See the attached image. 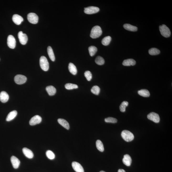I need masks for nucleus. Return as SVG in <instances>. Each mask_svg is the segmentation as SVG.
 Masks as SVG:
<instances>
[{"mask_svg":"<svg viewBox=\"0 0 172 172\" xmlns=\"http://www.w3.org/2000/svg\"><path fill=\"white\" fill-rule=\"evenodd\" d=\"M85 77H86L87 80L88 81H90L92 80V73L90 71H86L84 73Z\"/></svg>","mask_w":172,"mask_h":172,"instance_id":"c9c22d12","label":"nucleus"},{"mask_svg":"<svg viewBox=\"0 0 172 172\" xmlns=\"http://www.w3.org/2000/svg\"><path fill=\"white\" fill-rule=\"evenodd\" d=\"M46 90L50 96H53L55 95L56 92V89L54 87L50 86L47 87Z\"/></svg>","mask_w":172,"mask_h":172,"instance_id":"aec40b11","label":"nucleus"},{"mask_svg":"<svg viewBox=\"0 0 172 172\" xmlns=\"http://www.w3.org/2000/svg\"><path fill=\"white\" fill-rule=\"evenodd\" d=\"M159 28L160 32L163 37L168 38L170 36L171 32L169 28L166 25L163 24L160 26Z\"/></svg>","mask_w":172,"mask_h":172,"instance_id":"20e7f679","label":"nucleus"},{"mask_svg":"<svg viewBox=\"0 0 172 172\" xmlns=\"http://www.w3.org/2000/svg\"><path fill=\"white\" fill-rule=\"evenodd\" d=\"M58 122L59 123L62 125V127L67 130L70 128V125L68 122L65 119H58Z\"/></svg>","mask_w":172,"mask_h":172,"instance_id":"5701e85b","label":"nucleus"},{"mask_svg":"<svg viewBox=\"0 0 172 172\" xmlns=\"http://www.w3.org/2000/svg\"><path fill=\"white\" fill-rule=\"evenodd\" d=\"M111 41V37L110 36H107L104 37L101 43L103 45H108Z\"/></svg>","mask_w":172,"mask_h":172,"instance_id":"bb28decb","label":"nucleus"},{"mask_svg":"<svg viewBox=\"0 0 172 172\" xmlns=\"http://www.w3.org/2000/svg\"><path fill=\"white\" fill-rule=\"evenodd\" d=\"M23 153L27 158L31 159L33 158L34 154L32 151L26 148H24L22 149Z\"/></svg>","mask_w":172,"mask_h":172,"instance_id":"dca6fc26","label":"nucleus"},{"mask_svg":"<svg viewBox=\"0 0 172 172\" xmlns=\"http://www.w3.org/2000/svg\"><path fill=\"white\" fill-rule=\"evenodd\" d=\"M66 89L67 90H72L74 89H77L78 88L77 85L73 84L71 83H67L65 85Z\"/></svg>","mask_w":172,"mask_h":172,"instance_id":"473e14b6","label":"nucleus"},{"mask_svg":"<svg viewBox=\"0 0 172 172\" xmlns=\"http://www.w3.org/2000/svg\"><path fill=\"white\" fill-rule=\"evenodd\" d=\"M12 20L14 23L17 25L20 24L23 21V18L17 14H14L13 16Z\"/></svg>","mask_w":172,"mask_h":172,"instance_id":"ddd939ff","label":"nucleus"},{"mask_svg":"<svg viewBox=\"0 0 172 172\" xmlns=\"http://www.w3.org/2000/svg\"><path fill=\"white\" fill-rule=\"evenodd\" d=\"M9 99L8 94L5 91H2L0 93V101L3 103L7 102Z\"/></svg>","mask_w":172,"mask_h":172,"instance_id":"2eb2a0df","label":"nucleus"},{"mask_svg":"<svg viewBox=\"0 0 172 172\" xmlns=\"http://www.w3.org/2000/svg\"><path fill=\"white\" fill-rule=\"evenodd\" d=\"M139 95L144 97H148L150 96V93L149 91L146 89H142L138 91Z\"/></svg>","mask_w":172,"mask_h":172,"instance_id":"393cba45","label":"nucleus"},{"mask_svg":"<svg viewBox=\"0 0 172 172\" xmlns=\"http://www.w3.org/2000/svg\"><path fill=\"white\" fill-rule=\"evenodd\" d=\"M102 33L101 27L98 26H95L91 30L90 37L93 39L98 38L101 36Z\"/></svg>","mask_w":172,"mask_h":172,"instance_id":"f257e3e1","label":"nucleus"},{"mask_svg":"<svg viewBox=\"0 0 172 172\" xmlns=\"http://www.w3.org/2000/svg\"><path fill=\"white\" fill-rule=\"evenodd\" d=\"M96 146L97 149L98 150L101 152H103L104 151V146L102 142L100 140H97L96 142Z\"/></svg>","mask_w":172,"mask_h":172,"instance_id":"a878e982","label":"nucleus"},{"mask_svg":"<svg viewBox=\"0 0 172 172\" xmlns=\"http://www.w3.org/2000/svg\"><path fill=\"white\" fill-rule=\"evenodd\" d=\"M123 27L126 30L132 31V32H135L138 30V28L137 27L133 26L130 24H125L123 25Z\"/></svg>","mask_w":172,"mask_h":172,"instance_id":"4be33fe9","label":"nucleus"},{"mask_svg":"<svg viewBox=\"0 0 172 172\" xmlns=\"http://www.w3.org/2000/svg\"><path fill=\"white\" fill-rule=\"evenodd\" d=\"M17 114V111L16 110L10 112L7 116L6 120L7 122L12 120L15 118Z\"/></svg>","mask_w":172,"mask_h":172,"instance_id":"6ab92c4d","label":"nucleus"},{"mask_svg":"<svg viewBox=\"0 0 172 172\" xmlns=\"http://www.w3.org/2000/svg\"><path fill=\"white\" fill-rule=\"evenodd\" d=\"M96 63L98 65H101L105 63V60L101 56H98L95 59Z\"/></svg>","mask_w":172,"mask_h":172,"instance_id":"c756f323","label":"nucleus"},{"mask_svg":"<svg viewBox=\"0 0 172 172\" xmlns=\"http://www.w3.org/2000/svg\"><path fill=\"white\" fill-rule=\"evenodd\" d=\"M91 92L96 95H99L100 92V88L98 86H95L92 87L91 89Z\"/></svg>","mask_w":172,"mask_h":172,"instance_id":"2f4dec72","label":"nucleus"},{"mask_svg":"<svg viewBox=\"0 0 172 172\" xmlns=\"http://www.w3.org/2000/svg\"><path fill=\"white\" fill-rule=\"evenodd\" d=\"M47 52L49 57L52 61H54L55 58L54 54V53L53 50L50 46H49L47 48Z\"/></svg>","mask_w":172,"mask_h":172,"instance_id":"b1692460","label":"nucleus"},{"mask_svg":"<svg viewBox=\"0 0 172 172\" xmlns=\"http://www.w3.org/2000/svg\"><path fill=\"white\" fill-rule=\"evenodd\" d=\"M100 8L98 7L91 6L85 8L84 12L86 14H91L98 12Z\"/></svg>","mask_w":172,"mask_h":172,"instance_id":"6e6552de","label":"nucleus"},{"mask_svg":"<svg viewBox=\"0 0 172 172\" xmlns=\"http://www.w3.org/2000/svg\"><path fill=\"white\" fill-rule=\"evenodd\" d=\"M148 118L153 122L158 123L160 122V118L159 115L154 112H152L147 116Z\"/></svg>","mask_w":172,"mask_h":172,"instance_id":"1a4fd4ad","label":"nucleus"},{"mask_svg":"<svg viewBox=\"0 0 172 172\" xmlns=\"http://www.w3.org/2000/svg\"><path fill=\"white\" fill-rule=\"evenodd\" d=\"M11 161L13 168L14 169L18 168L20 165V161L17 158L14 156H12L11 158Z\"/></svg>","mask_w":172,"mask_h":172,"instance_id":"4468645a","label":"nucleus"},{"mask_svg":"<svg viewBox=\"0 0 172 172\" xmlns=\"http://www.w3.org/2000/svg\"><path fill=\"white\" fill-rule=\"evenodd\" d=\"M90 55L92 56L95 55L97 51V48L95 46H91L88 48Z\"/></svg>","mask_w":172,"mask_h":172,"instance_id":"cd10ccee","label":"nucleus"},{"mask_svg":"<svg viewBox=\"0 0 172 172\" xmlns=\"http://www.w3.org/2000/svg\"><path fill=\"white\" fill-rule=\"evenodd\" d=\"M128 103L127 101H124L119 106V110L121 111L124 112L126 111V108L128 106Z\"/></svg>","mask_w":172,"mask_h":172,"instance_id":"7c9ffc66","label":"nucleus"},{"mask_svg":"<svg viewBox=\"0 0 172 172\" xmlns=\"http://www.w3.org/2000/svg\"><path fill=\"white\" fill-rule=\"evenodd\" d=\"M42 118L41 116L36 115L33 117L29 121V124L31 126H34L39 124L41 122Z\"/></svg>","mask_w":172,"mask_h":172,"instance_id":"9b49d317","label":"nucleus"},{"mask_svg":"<svg viewBox=\"0 0 172 172\" xmlns=\"http://www.w3.org/2000/svg\"><path fill=\"white\" fill-rule=\"evenodd\" d=\"M7 44L10 48L13 49L15 47L16 41L15 38L12 35H9L7 38Z\"/></svg>","mask_w":172,"mask_h":172,"instance_id":"0eeeda50","label":"nucleus"},{"mask_svg":"<svg viewBox=\"0 0 172 172\" xmlns=\"http://www.w3.org/2000/svg\"><path fill=\"white\" fill-rule=\"evenodd\" d=\"M27 19L28 22L33 24H36L38 21V16L34 13H30L28 14Z\"/></svg>","mask_w":172,"mask_h":172,"instance_id":"39448f33","label":"nucleus"},{"mask_svg":"<svg viewBox=\"0 0 172 172\" xmlns=\"http://www.w3.org/2000/svg\"><path fill=\"white\" fill-rule=\"evenodd\" d=\"M105 121L107 123H114L117 122V120L115 118L109 117L108 118H106L105 119Z\"/></svg>","mask_w":172,"mask_h":172,"instance_id":"f704fd0d","label":"nucleus"},{"mask_svg":"<svg viewBox=\"0 0 172 172\" xmlns=\"http://www.w3.org/2000/svg\"><path fill=\"white\" fill-rule=\"evenodd\" d=\"M46 156L50 160H53L55 158V155L52 151L48 150L46 152Z\"/></svg>","mask_w":172,"mask_h":172,"instance_id":"72a5a7b5","label":"nucleus"},{"mask_svg":"<svg viewBox=\"0 0 172 172\" xmlns=\"http://www.w3.org/2000/svg\"><path fill=\"white\" fill-rule=\"evenodd\" d=\"M136 64V61L134 59H129L125 60L123 62L122 65L125 66H134Z\"/></svg>","mask_w":172,"mask_h":172,"instance_id":"412c9836","label":"nucleus"},{"mask_svg":"<svg viewBox=\"0 0 172 172\" xmlns=\"http://www.w3.org/2000/svg\"><path fill=\"white\" fill-rule=\"evenodd\" d=\"M68 69L70 73L73 75L77 74V70L75 65L72 63L70 62L69 65Z\"/></svg>","mask_w":172,"mask_h":172,"instance_id":"a211bd4d","label":"nucleus"},{"mask_svg":"<svg viewBox=\"0 0 172 172\" xmlns=\"http://www.w3.org/2000/svg\"><path fill=\"white\" fill-rule=\"evenodd\" d=\"M122 161L123 164L129 166L131 165L132 160L129 155L126 154L124 155Z\"/></svg>","mask_w":172,"mask_h":172,"instance_id":"f3484780","label":"nucleus"},{"mask_svg":"<svg viewBox=\"0 0 172 172\" xmlns=\"http://www.w3.org/2000/svg\"><path fill=\"white\" fill-rule=\"evenodd\" d=\"M100 172H106L104 171H100Z\"/></svg>","mask_w":172,"mask_h":172,"instance_id":"4c0bfd02","label":"nucleus"},{"mask_svg":"<svg viewBox=\"0 0 172 172\" xmlns=\"http://www.w3.org/2000/svg\"><path fill=\"white\" fill-rule=\"evenodd\" d=\"M40 65L41 69L43 71H47L49 69V64L48 60L45 56H41L40 59Z\"/></svg>","mask_w":172,"mask_h":172,"instance_id":"7ed1b4c3","label":"nucleus"},{"mask_svg":"<svg viewBox=\"0 0 172 172\" xmlns=\"http://www.w3.org/2000/svg\"><path fill=\"white\" fill-rule=\"evenodd\" d=\"M14 81L15 83L18 85H21L25 83L27 81V78L26 76L22 75H17L14 77Z\"/></svg>","mask_w":172,"mask_h":172,"instance_id":"423d86ee","label":"nucleus"},{"mask_svg":"<svg viewBox=\"0 0 172 172\" xmlns=\"http://www.w3.org/2000/svg\"><path fill=\"white\" fill-rule=\"evenodd\" d=\"M160 51L158 49L155 48H152L149 49V54L152 56L154 55H157L160 53Z\"/></svg>","mask_w":172,"mask_h":172,"instance_id":"c85d7f7f","label":"nucleus"},{"mask_svg":"<svg viewBox=\"0 0 172 172\" xmlns=\"http://www.w3.org/2000/svg\"><path fill=\"white\" fill-rule=\"evenodd\" d=\"M18 37L19 42L22 45H25L27 42L28 38L27 34H23L22 31H20L18 34Z\"/></svg>","mask_w":172,"mask_h":172,"instance_id":"9d476101","label":"nucleus"},{"mask_svg":"<svg viewBox=\"0 0 172 172\" xmlns=\"http://www.w3.org/2000/svg\"><path fill=\"white\" fill-rule=\"evenodd\" d=\"M122 137L125 141L127 142H129L132 141L134 138V136L132 133L131 132L124 130L122 132L121 134Z\"/></svg>","mask_w":172,"mask_h":172,"instance_id":"f03ea898","label":"nucleus"},{"mask_svg":"<svg viewBox=\"0 0 172 172\" xmlns=\"http://www.w3.org/2000/svg\"><path fill=\"white\" fill-rule=\"evenodd\" d=\"M118 172H126L125 170L122 169H120L118 170Z\"/></svg>","mask_w":172,"mask_h":172,"instance_id":"e433bc0d","label":"nucleus"},{"mask_svg":"<svg viewBox=\"0 0 172 172\" xmlns=\"http://www.w3.org/2000/svg\"><path fill=\"white\" fill-rule=\"evenodd\" d=\"M72 166L73 169L76 172H84L83 167L79 163L73 161L72 163Z\"/></svg>","mask_w":172,"mask_h":172,"instance_id":"f8f14e48","label":"nucleus"}]
</instances>
